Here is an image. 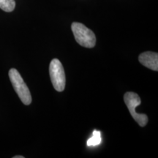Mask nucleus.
<instances>
[{
  "instance_id": "f257e3e1",
  "label": "nucleus",
  "mask_w": 158,
  "mask_h": 158,
  "mask_svg": "<svg viewBox=\"0 0 158 158\" xmlns=\"http://www.w3.org/2000/svg\"><path fill=\"white\" fill-rule=\"evenodd\" d=\"M76 42L85 48H92L96 44V37L94 33L83 23L74 22L71 25Z\"/></svg>"
},
{
  "instance_id": "f03ea898",
  "label": "nucleus",
  "mask_w": 158,
  "mask_h": 158,
  "mask_svg": "<svg viewBox=\"0 0 158 158\" xmlns=\"http://www.w3.org/2000/svg\"><path fill=\"white\" fill-rule=\"evenodd\" d=\"M9 78L21 102L27 106L30 104L31 102V93L19 71L15 68L10 69L9 71Z\"/></svg>"
},
{
  "instance_id": "7ed1b4c3",
  "label": "nucleus",
  "mask_w": 158,
  "mask_h": 158,
  "mask_svg": "<svg viewBox=\"0 0 158 158\" xmlns=\"http://www.w3.org/2000/svg\"><path fill=\"white\" fill-rule=\"evenodd\" d=\"M124 100L126 106H127L130 114L133 116L134 120L139 124L141 127L147 125L148 122V116L146 114H138L136 112V108L141 104V99L139 96L135 92H128L124 94Z\"/></svg>"
},
{
  "instance_id": "20e7f679",
  "label": "nucleus",
  "mask_w": 158,
  "mask_h": 158,
  "mask_svg": "<svg viewBox=\"0 0 158 158\" xmlns=\"http://www.w3.org/2000/svg\"><path fill=\"white\" fill-rule=\"evenodd\" d=\"M49 74L54 88L57 92H62L65 88V73L62 63L57 59H54L49 66Z\"/></svg>"
},
{
  "instance_id": "39448f33",
  "label": "nucleus",
  "mask_w": 158,
  "mask_h": 158,
  "mask_svg": "<svg viewBox=\"0 0 158 158\" xmlns=\"http://www.w3.org/2000/svg\"><path fill=\"white\" fill-rule=\"evenodd\" d=\"M138 60L140 63L145 66L146 68L151 69V70L157 71L158 70V54L157 53L147 52L142 53L138 57Z\"/></svg>"
},
{
  "instance_id": "423d86ee",
  "label": "nucleus",
  "mask_w": 158,
  "mask_h": 158,
  "mask_svg": "<svg viewBox=\"0 0 158 158\" xmlns=\"http://www.w3.org/2000/svg\"><path fill=\"white\" fill-rule=\"evenodd\" d=\"M101 133L98 130H94L92 138L88 140L86 143H87L88 147H94V146L99 145L101 143Z\"/></svg>"
},
{
  "instance_id": "0eeeda50",
  "label": "nucleus",
  "mask_w": 158,
  "mask_h": 158,
  "mask_svg": "<svg viewBox=\"0 0 158 158\" xmlns=\"http://www.w3.org/2000/svg\"><path fill=\"white\" fill-rule=\"evenodd\" d=\"M15 7V0H0V9L10 13L14 10Z\"/></svg>"
},
{
  "instance_id": "6e6552de",
  "label": "nucleus",
  "mask_w": 158,
  "mask_h": 158,
  "mask_svg": "<svg viewBox=\"0 0 158 158\" xmlns=\"http://www.w3.org/2000/svg\"><path fill=\"white\" fill-rule=\"evenodd\" d=\"M24 157H23V156H14V157H13V158H23Z\"/></svg>"
}]
</instances>
